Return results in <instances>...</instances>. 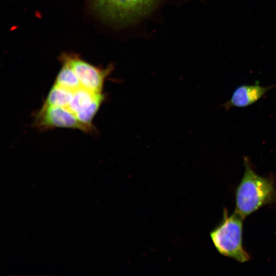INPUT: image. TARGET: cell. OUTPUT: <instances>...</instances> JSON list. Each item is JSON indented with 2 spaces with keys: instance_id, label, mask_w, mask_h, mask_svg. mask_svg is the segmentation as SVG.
I'll use <instances>...</instances> for the list:
<instances>
[{
  "instance_id": "obj_1",
  "label": "cell",
  "mask_w": 276,
  "mask_h": 276,
  "mask_svg": "<svg viewBox=\"0 0 276 276\" xmlns=\"http://www.w3.org/2000/svg\"><path fill=\"white\" fill-rule=\"evenodd\" d=\"M243 159L244 171L235 190V211L245 218L264 205L276 203V188L273 177L259 175L247 156Z\"/></svg>"
},
{
  "instance_id": "obj_7",
  "label": "cell",
  "mask_w": 276,
  "mask_h": 276,
  "mask_svg": "<svg viewBox=\"0 0 276 276\" xmlns=\"http://www.w3.org/2000/svg\"><path fill=\"white\" fill-rule=\"evenodd\" d=\"M103 95L81 87L73 91L72 98L67 108L76 115L88 108Z\"/></svg>"
},
{
  "instance_id": "obj_8",
  "label": "cell",
  "mask_w": 276,
  "mask_h": 276,
  "mask_svg": "<svg viewBox=\"0 0 276 276\" xmlns=\"http://www.w3.org/2000/svg\"><path fill=\"white\" fill-rule=\"evenodd\" d=\"M62 67L56 78L54 84L74 91L82 87L79 80L70 64L62 60Z\"/></svg>"
},
{
  "instance_id": "obj_6",
  "label": "cell",
  "mask_w": 276,
  "mask_h": 276,
  "mask_svg": "<svg viewBox=\"0 0 276 276\" xmlns=\"http://www.w3.org/2000/svg\"><path fill=\"white\" fill-rule=\"evenodd\" d=\"M274 87L276 83L266 86L259 84L240 85L235 88L230 99L222 107L226 111L233 107H248L258 101Z\"/></svg>"
},
{
  "instance_id": "obj_4",
  "label": "cell",
  "mask_w": 276,
  "mask_h": 276,
  "mask_svg": "<svg viewBox=\"0 0 276 276\" xmlns=\"http://www.w3.org/2000/svg\"><path fill=\"white\" fill-rule=\"evenodd\" d=\"M33 125L40 130L61 127L90 133L95 130L81 123L67 107L59 106L42 105L35 116Z\"/></svg>"
},
{
  "instance_id": "obj_9",
  "label": "cell",
  "mask_w": 276,
  "mask_h": 276,
  "mask_svg": "<svg viewBox=\"0 0 276 276\" xmlns=\"http://www.w3.org/2000/svg\"><path fill=\"white\" fill-rule=\"evenodd\" d=\"M73 91L54 84L43 105L67 107L72 98Z\"/></svg>"
},
{
  "instance_id": "obj_2",
  "label": "cell",
  "mask_w": 276,
  "mask_h": 276,
  "mask_svg": "<svg viewBox=\"0 0 276 276\" xmlns=\"http://www.w3.org/2000/svg\"><path fill=\"white\" fill-rule=\"evenodd\" d=\"M244 219L235 211L228 215L224 208L222 220L210 233L213 245L220 255L241 263L250 259L243 245Z\"/></svg>"
},
{
  "instance_id": "obj_5",
  "label": "cell",
  "mask_w": 276,
  "mask_h": 276,
  "mask_svg": "<svg viewBox=\"0 0 276 276\" xmlns=\"http://www.w3.org/2000/svg\"><path fill=\"white\" fill-rule=\"evenodd\" d=\"M61 60L70 64L78 77L82 87L96 93H102L105 80L112 71V66L100 68L74 54L62 55Z\"/></svg>"
},
{
  "instance_id": "obj_3",
  "label": "cell",
  "mask_w": 276,
  "mask_h": 276,
  "mask_svg": "<svg viewBox=\"0 0 276 276\" xmlns=\"http://www.w3.org/2000/svg\"><path fill=\"white\" fill-rule=\"evenodd\" d=\"M159 0H93L98 12L109 20L128 23L149 11Z\"/></svg>"
}]
</instances>
